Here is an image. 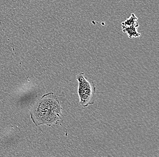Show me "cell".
Wrapping results in <instances>:
<instances>
[{
  "mask_svg": "<svg viewBox=\"0 0 159 157\" xmlns=\"http://www.w3.org/2000/svg\"><path fill=\"white\" fill-rule=\"evenodd\" d=\"M61 106L57 97L52 92L47 93L35 102L30 116L36 127L52 126L62 121Z\"/></svg>",
  "mask_w": 159,
  "mask_h": 157,
  "instance_id": "cell-1",
  "label": "cell"
},
{
  "mask_svg": "<svg viewBox=\"0 0 159 157\" xmlns=\"http://www.w3.org/2000/svg\"><path fill=\"white\" fill-rule=\"evenodd\" d=\"M76 80L79 83L78 94L80 105L83 107L93 105L96 92V87L94 82L88 81L84 76L83 72H81L77 75Z\"/></svg>",
  "mask_w": 159,
  "mask_h": 157,
  "instance_id": "cell-2",
  "label": "cell"
},
{
  "mask_svg": "<svg viewBox=\"0 0 159 157\" xmlns=\"http://www.w3.org/2000/svg\"><path fill=\"white\" fill-rule=\"evenodd\" d=\"M139 27L135 26L122 27V31L127 34L129 38H138L141 36L138 32V29Z\"/></svg>",
  "mask_w": 159,
  "mask_h": 157,
  "instance_id": "cell-3",
  "label": "cell"
},
{
  "mask_svg": "<svg viewBox=\"0 0 159 157\" xmlns=\"http://www.w3.org/2000/svg\"><path fill=\"white\" fill-rule=\"evenodd\" d=\"M138 19L135 15L132 13L129 18L121 23L122 27L135 26L139 27V24L138 22Z\"/></svg>",
  "mask_w": 159,
  "mask_h": 157,
  "instance_id": "cell-4",
  "label": "cell"
}]
</instances>
